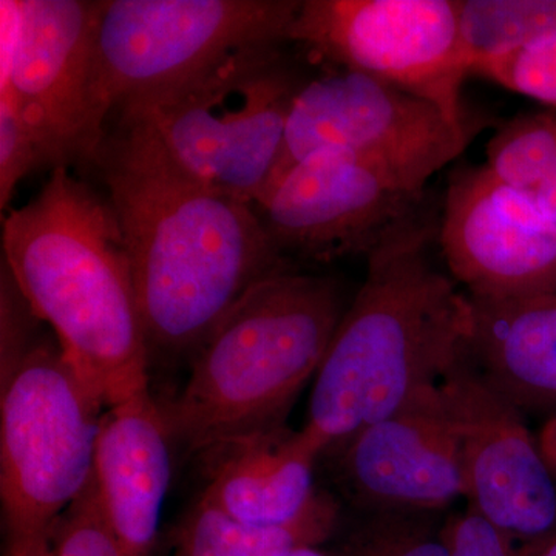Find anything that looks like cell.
I'll use <instances>...</instances> for the list:
<instances>
[{
	"label": "cell",
	"mask_w": 556,
	"mask_h": 556,
	"mask_svg": "<svg viewBox=\"0 0 556 556\" xmlns=\"http://www.w3.org/2000/svg\"><path fill=\"white\" fill-rule=\"evenodd\" d=\"M434 232L417 208L369 249L314 379L302 433L318 457L438 387L466 351L470 298L434 265Z\"/></svg>",
	"instance_id": "2"
},
{
	"label": "cell",
	"mask_w": 556,
	"mask_h": 556,
	"mask_svg": "<svg viewBox=\"0 0 556 556\" xmlns=\"http://www.w3.org/2000/svg\"><path fill=\"white\" fill-rule=\"evenodd\" d=\"M420 200L376 161L321 149L270 182L254 207L281 254L328 262L350 252L367 255Z\"/></svg>",
	"instance_id": "11"
},
{
	"label": "cell",
	"mask_w": 556,
	"mask_h": 556,
	"mask_svg": "<svg viewBox=\"0 0 556 556\" xmlns=\"http://www.w3.org/2000/svg\"><path fill=\"white\" fill-rule=\"evenodd\" d=\"M273 556H328L324 552L318 551L316 546H300L288 548V551L278 552Z\"/></svg>",
	"instance_id": "29"
},
{
	"label": "cell",
	"mask_w": 556,
	"mask_h": 556,
	"mask_svg": "<svg viewBox=\"0 0 556 556\" xmlns=\"http://www.w3.org/2000/svg\"><path fill=\"white\" fill-rule=\"evenodd\" d=\"M438 240L450 276L473 299L556 292V225L486 166L450 175Z\"/></svg>",
	"instance_id": "13"
},
{
	"label": "cell",
	"mask_w": 556,
	"mask_h": 556,
	"mask_svg": "<svg viewBox=\"0 0 556 556\" xmlns=\"http://www.w3.org/2000/svg\"><path fill=\"white\" fill-rule=\"evenodd\" d=\"M104 402L50 343L2 340L0 495L7 541L51 536L94 475Z\"/></svg>",
	"instance_id": "6"
},
{
	"label": "cell",
	"mask_w": 556,
	"mask_h": 556,
	"mask_svg": "<svg viewBox=\"0 0 556 556\" xmlns=\"http://www.w3.org/2000/svg\"><path fill=\"white\" fill-rule=\"evenodd\" d=\"M470 302L471 364L525 415H556V292Z\"/></svg>",
	"instance_id": "17"
},
{
	"label": "cell",
	"mask_w": 556,
	"mask_h": 556,
	"mask_svg": "<svg viewBox=\"0 0 556 556\" xmlns=\"http://www.w3.org/2000/svg\"><path fill=\"white\" fill-rule=\"evenodd\" d=\"M46 166L13 91L0 93V206H9L14 189L25 175Z\"/></svg>",
	"instance_id": "24"
},
{
	"label": "cell",
	"mask_w": 556,
	"mask_h": 556,
	"mask_svg": "<svg viewBox=\"0 0 556 556\" xmlns=\"http://www.w3.org/2000/svg\"><path fill=\"white\" fill-rule=\"evenodd\" d=\"M504 556H521L519 555V551H517V548H511L510 552H508V554L504 555Z\"/></svg>",
	"instance_id": "30"
},
{
	"label": "cell",
	"mask_w": 556,
	"mask_h": 556,
	"mask_svg": "<svg viewBox=\"0 0 556 556\" xmlns=\"http://www.w3.org/2000/svg\"><path fill=\"white\" fill-rule=\"evenodd\" d=\"M538 442L556 482V415L547 417L538 433Z\"/></svg>",
	"instance_id": "27"
},
{
	"label": "cell",
	"mask_w": 556,
	"mask_h": 556,
	"mask_svg": "<svg viewBox=\"0 0 556 556\" xmlns=\"http://www.w3.org/2000/svg\"><path fill=\"white\" fill-rule=\"evenodd\" d=\"M459 28L473 73L556 38V0H459Z\"/></svg>",
	"instance_id": "19"
},
{
	"label": "cell",
	"mask_w": 556,
	"mask_h": 556,
	"mask_svg": "<svg viewBox=\"0 0 556 556\" xmlns=\"http://www.w3.org/2000/svg\"><path fill=\"white\" fill-rule=\"evenodd\" d=\"M302 0H101L94 58L109 116L170 89L232 51L289 42Z\"/></svg>",
	"instance_id": "7"
},
{
	"label": "cell",
	"mask_w": 556,
	"mask_h": 556,
	"mask_svg": "<svg viewBox=\"0 0 556 556\" xmlns=\"http://www.w3.org/2000/svg\"><path fill=\"white\" fill-rule=\"evenodd\" d=\"M521 556H556V529L546 535L529 541L519 551Z\"/></svg>",
	"instance_id": "28"
},
{
	"label": "cell",
	"mask_w": 556,
	"mask_h": 556,
	"mask_svg": "<svg viewBox=\"0 0 556 556\" xmlns=\"http://www.w3.org/2000/svg\"><path fill=\"white\" fill-rule=\"evenodd\" d=\"M51 543L56 556H134L110 522L94 475L58 519Z\"/></svg>",
	"instance_id": "22"
},
{
	"label": "cell",
	"mask_w": 556,
	"mask_h": 556,
	"mask_svg": "<svg viewBox=\"0 0 556 556\" xmlns=\"http://www.w3.org/2000/svg\"><path fill=\"white\" fill-rule=\"evenodd\" d=\"M345 309L331 278L289 266L262 278L193 351L185 387L161 408L172 439L204 453L283 424Z\"/></svg>",
	"instance_id": "4"
},
{
	"label": "cell",
	"mask_w": 556,
	"mask_h": 556,
	"mask_svg": "<svg viewBox=\"0 0 556 556\" xmlns=\"http://www.w3.org/2000/svg\"><path fill=\"white\" fill-rule=\"evenodd\" d=\"M201 455L208 479L201 496L240 521L287 525L318 495V453L302 430H291L287 422L230 439Z\"/></svg>",
	"instance_id": "16"
},
{
	"label": "cell",
	"mask_w": 556,
	"mask_h": 556,
	"mask_svg": "<svg viewBox=\"0 0 556 556\" xmlns=\"http://www.w3.org/2000/svg\"><path fill=\"white\" fill-rule=\"evenodd\" d=\"M339 503L318 492L305 514L287 525H251L230 517L203 496L186 521L181 556H273L300 546H317L339 521Z\"/></svg>",
	"instance_id": "18"
},
{
	"label": "cell",
	"mask_w": 556,
	"mask_h": 556,
	"mask_svg": "<svg viewBox=\"0 0 556 556\" xmlns=\"http://www.w3.org/2000/svg\"><path fill=\"white\" fill-rule=\"evenodd\" d=\"M97 164L150 350L193 353L248 289L287 268L252 204L188 177L137 124L119 121Z\"/></svg>",
	"instance_id": "1"
},
{
	"label": "cell",
	"mask_w": 556,
	"mask_h": 556,
	"mask_svg": "<svg viewBox=\"0 0 556 556\" xmlns=\"http://www.w3.org/2000/svg\"><path fill=\"white\" fill-rule=\"evenodd\" d=\"M473 75L556 110V38L478 65Z\"/></svg>",
	"instance_id": "23"
},
{
	"label": "cell",
	"mask_w": 556,
	"mask_h": 556,
	"mask_svg": "<svg viewBox=\"0 0 556 556\" xmlns=\"http://www.w3.org/2000/svg\"><path fill=\"white\" fill-rule=\"evenodd\" d=\"M479 129V118L453 123L422 98L340 68L300 87L269 185L317 150L343 149L376 161L424 195L428 179L453 163Z\"/></svg>",
	"instance_id": "9"
},
{
	"label": "cell",
	"mask_w": 556,
	"mask_h": 556,
	"mask_svg": "<svg viewBox=\"0 0 556 556\" xmlns=\"http://www.w3.org/2000/svg\"><path fill=\"white\" fill-rule=\"evenodd\" d=\"M325 457L340 492L367 514H438L464 497L459 438L439 386Z\"/></svg>",
	"instance_id": "14"
},
{
	"label": "cell",
	"mask_w": 556,
	"mask_h": 556,
	"mask_svg": "<svg viewBox=\"0 0 556 556\" xmlns=\"http://www.w3.org/2000/svg\"><path fill=\"white\" fill-rule=\"evenodd\" d=\"M288 40L422 98L453 123L473 119L463 102L471 62L459 0H303Z\"/></svg>",
	"instance_id": "8"
},
{
	"label": "cell",
	"mask_w": 556,
	"mask_h": 556,
	"mask_svg": "<svg viewBox=\"0 0 556 556\" xmlns=\"http://www.w3.org/2000/svg\"><path fill=\"white\" fill-rule=\"evenodd\" d=\"M459 438L468 507L525 543L556 529V482L526 415L466 351L439 383Z\"/></svg>",
	"instance_id": "12"
},
{
	"label": "cell",
	"mask_w": 556,
	"mask_h": 556,
	"mask_svg": "<svg viewBox=\"0 0 556 556\" xmlns=\"http://www.w3.org/2000/svg\"><path fill=\"white\" fill-rule=\"evenodd\" d=\"M522 195L556 225V164L547 172L546 177Z\"/></svg>",
	"instance_id": "25"
},
{
	"label": "cell",
	"mask_w": 556,
	"mask_h": 556,
	"mask_svg": "<svg viewBox=\"0 0 556 556\" xmlns=\"http://www.w3.org/2000/svg\"><path fill=\"white\" fill-rule=\"evenodd\" d=\"M485 155L486 169L526 193L556 164V110L504 121L486 142Z\"/></svg>",
	"instance_id": "20"
},
{
	"label": "cell",
	"mask_w": 556,
	"mask_h": 556,
	"mask_svg": "<svg viewBox=\"0 0 556 556\" xmlns=\"http://www.w3.org/2000/svg\"><path fill=\"white\" fill-rule=\"evenodd\" d=\"M280 47L232 51L178 86L121 105L119 121L141 127L188 177L254 206L283 155L305 83Z\"/></svg>",
	"instance_id": "5"
},
{
	"label": "cell",
	"mask_w": 556,
	"mask_h": 556,
	"mask_svg": "<svg viewBox=\"0 0 556 556\" xmlns=\"http://www.w3.org/2000/svg\"><path fill=\"white\" fill-rule=\"evenodd\" d=\"M100 2L21 0V35L13 73L0 93L13 91L38 141L43 164L100 159L105 141L97 90Z\"/></svg>",
	"instance_id": "10"
},
{
	"label": "cell",
	"mask_w": 556,
	"mask_h": 556,
	"mask_svg": "<svg viewBox=\"0 0 556 556\" xmlns=\"http://www.w3.org/2000/svg\"><path fill=\"white\" fill-rule=\"evenodd\" d=\"M172 434L149 391L109 408L94 453V479L110 522L134 556H149L170 484Z\"/></svg>",
	"instance_id": "15"
},
{
	"label": "cell",
	"mask_w": 556,
	"mask_h": 556,
	"mask_svg": "<svg viewBox=\"0 0 556 556\" xmlns=\"http://www.w3.org/2000/svg\"><path fill=\"white\" fill-rule=\"evenodd\" d=\"M3 556H56L51 536L24 538L7 541Z\"/></svg>",
	"instance_id": "26"
},
{
	"label": "cell",
	"mask_w": 556,
	"mask_h": 556,
	"mask_svg": "<svg viewBox=\"0 0 556 556\" xmlns=\"http://www.w3.org/2000/svg\"><path fill=\"white\" fill-rule=\"evenodd\" d=\"M3 258L28 309L105 408L149 391L150 346L110 203L67 166L3 222Z\"/></svg>",
	"instance_id": "3"
},
{
	"label": "cell",
	"mask_w": 556,
	"mask_h": 556,
	"mask_svg": "<svg viewBox=\"0 0 556 556\" xmlns=\"http://www.w3.org/2000/svg\"><path fill=\"white\" fill-rule=\"evenodd\" d=\"M353 536L348 556H452L444 526L434 529L433 514L378 511Z\"/></svg>",
	"instance_id": "21"
}]
</instances>
